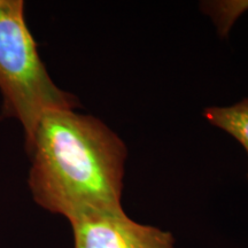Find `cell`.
I'll list each match as a JSON object with an SVG mask.
<instances>
[{
	"mask_svg": "<svg viewBox=\"0 0 248 248\" xmlns=\"http://www.w3.org/2000/svg\"><path fill=\"white\" fill-rule=\"evenodd\" d=\"M29 184L42 208L69 221L91 210L122 208L128 150L104 122L75 109L46 113L26 142Z\"/></svg>",
	"mask_w": 248,
	"mask_h": 248,
	"instance_id": "cell-1",
	"label": "cell"
},
{
	"mask_svg": "<svg viewBox=\"0 0 248 248\" xmlns=\"http://www.w3.org/2000/svg\"><path fill=\"white\" fill-rule=\"evenodd\" d=\"M0 92L2 115L22 124L26 142L46 113L78 107L75 95L58 88L48 75L22 0H0Z\"/></svg>",
	"mask_w": 248,
	"mask_h": 248,
	"instance_id": "cell-2",
	"label": "cell"
},
{
	"mask_svg": "<svg viewBox=\"0 0 248 248\" xmlns=\"http://www.w3.org/2000/svg\"><path fill=\"white\" fill-rule=\"evenodd\" d=\"M69 223L74 248H175L169 231L133 221L123 207L78 214Z\"/></svg>",
	"mask_w": 248,
	"mask_h": 248,
	"instance_id": "cell-3",
	"label": "cell"
},
{
	"mask_svg": "<svg viewBox=\"0 0 248 248\" xmlns=\"http://www.w3.org/2000/svg\"><path fill=\"white\" fill-rule=\"evenodd\" d=\"M203 117L212 125L233 137L248 155V98L231 106L204 108Z\"/></svg>",
	"mask_w": 248,
	"mask_h": 248,
	"instance_id": "cell-4",
	"label": "cell"
},
{
	"mask_svg": "<svg viewBox=\"0 0 248 248\" xmlns=\"http://www.w3.org/2000/svg\"><path fill=\"white\" fill-rule=\"evenodd\" d=\"M201 8L212 17L219 36L226 37L237 18L248 11V0H219L204 1Z\"/></svg>",
	"mask_w": 248,
	"mask_h": 248,
	"instance_id": "cell-5",
	"label": "cell"
}]
</instances>
